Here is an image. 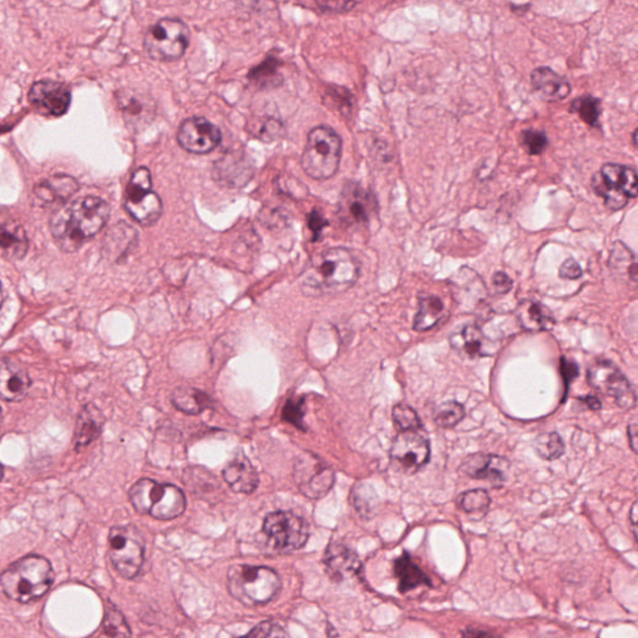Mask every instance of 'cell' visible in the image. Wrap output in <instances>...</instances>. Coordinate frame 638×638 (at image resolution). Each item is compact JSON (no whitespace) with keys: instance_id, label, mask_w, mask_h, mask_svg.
I'll use <instances>...</instances> for the list:
<instances>
[{"instance_id":"1","label":"cell","mask_w":638,"mask_h":638,"mask_svg":"<svg viewBox=\"0 0 638 638\" xmlns=\"http://www.w3.org/2000/svg\"><path fill=\"white\" fill-rule=\"evenodd\" d=\"M111 218V206L96 196H84L60 206L51 215L49 228L63 253H76L95 237Z\"/></svg>"},{"instance_id":"2","label":"cell","mask_w":638,"mask_h":638,"mask_svg":"<svg viewBox=\"0 0 638 638\" xmlns=\"http://www.w3.org/2000/svg\"><path fill=\"white\" fill-rule=\"evenodd\" d=\"M359 262L350 250L328 248L311 260L301 276V288L307 296H337L356 285Z\"/></svg>"},{"instance_id":"3","label":"cell","mask_w":638,"mask_h":638,"mask_svg":"<svg viewBox=\"0 0 638 638\" xmlns=\"http://www.w3.org/2000/svg\"><path fill=\"white\" fill-rule=\"evenodd\" d=\"M54 579L53 566L45 557L28 555L6 567L0 585L6 598L28 604L47 594Z\"/></svg>"},{"instance_id":"4","label":"cell","mask_w":638,"mask_h":638,"mask_svg":"<svg viewBox=\"0 0 638 638\" xmlns=\"http://www.w3.org/2000/svg\"><path fill=\"white\" fill-rule=\"evenodd\" d=\"M128 499L138 514L150 515L157 520H173L186 510V496L173 484H159L141 479L128 490Z\"/></svg>"},{"instance_id":"5","label":"cell","mask_w":638,"mask_h":638,"mask_svg":"<svg viewBox=\"0 0 638 638\" xmlns=\"http://www.w3.org/2000/svg\"><path fill=\"white\" fill-rule=\"evenodd\" d=\"M281 586L279 573L270 567L236 565L228 570V592L247 606L267 604L279 594Z\"/></svg>"},{"instance_id":"6","label":"cell","mask_w":638,"mask_h":638,"mask_svg":"<svg viewBox=\"0 0 638 638\" xmlns=\"http://www.w3.org/2000/svg\"><path fill=\"white\" fill-rule=\"evenodd\" d=\"M341 160V138L336 130L319 125L308 132L302 154V169L311 179L322 182L336 175Z\"/></svg>"},{"instance_id":"7","label":"cell","mask_w":638,"mask_h":638,"mask_svg":"<svg viewBox=\"0 0 638 638\" xmlns=\"http://www.w3.org/2000/svg\"><path fill=\"white\" fill-rule=\"evenodd\" d=\"M124 206L132 220L145 227L160 220L163 199L153 191V177L147 167H138L132 173L125 190Z\"/></svg>"},{"instance_id":"8","label":"cell","mask_w":638,"mask_h":638,"mask_svg":"<svg viewBox=\"0 0 638 638\" xmlns=\"http://www.w3.org/2000/svg\"><path fill=\"white\" fill-rule=\"evenodd\" d=\"M190 29L182 19L164 18L147 29L144 48L154 60L180 59L188 50Z\"/></svg>"},{"instance_id":"9","label":"cell","mask_w":638,"mask_h":638,"mask_svg":"<svg viewBox=\"0 0 638 638\" xmlns=\"http://www.w3.org/2000/svg\"><path fill=\"white\" fill-rule=\"evenodd\" d=\"M109 557L119 575L137 578L145 560V540L134 525L114 527L109 533Z\"/></svg>"},{"instance_id":"10","label":"cell","mask_w":638,"mask_h":638,"mask_svg":"<svg viewBox=\"0 0 638 638\" xmlns=\"http://www.w3.org/2000/svg\"><path fill=\"white\" fill-rule=\"evenodd\" d=\"M378 212L376 196L359 182H347L338 201V218L346 227H368Z\"/></svg>"},{"instance_id":"11","label":"cell","mask_w":638,"mask_h":638,"mask_svg":"<svg viewBox=\"0 0 638 638\" xmlns=\"http://www.w3.org/2000/svg\"><path fill=\"white\" fill-rule=\"evenodd\" d=\"M263 533L272 546L279 551L302 549L309 536L307 523L291 511H275L267 515Z\"/></svg>"},{"instance_id":"12","label":"cell","mask_w":638,"mask_h":638,"mask_svg":"<svg viewBox=\"0 0 638 638\" xmlns=\"http://www.w3.org/2000/svg\"><path fill=\"white\" fill-rule=\"evenodd\" d=\"M293 478L299 492L314 501L327 495L336 479L333 470L312 453H302L296 459Z\"/></svg>"},{"instance_id":"13","label":"cell","mask_w":638,"mask_h":638,"mask_svg":"<svg viewBox=\"0 0 638 638\" xmlns=\"http://www.w3.org/2000/svg\"><path fill=\"white\" fill-rule=\"evenodd\" d=\"M589 385L615 399L618 407L630 409L634 407L637 396L626 377L610 362H596L588 372Z\"/></svg>"},{"instance_id":"14","label":"cell","mask_w":638,"mask_h":638,"mask_svg":"<svg viewBox=\"0 0 638 638\" xmlns=\"http://www.w3.org/2000/svg\"><path fill=\"white\" fill-rule=\"evenodd\" d=\"M28 99L38 114L45 118H60L69 111L72 92L56 80H39L29 90Z\"/></svg>"},{"instance_id":"15","label":"cell","mask_w":638,"mask_h":638,"mask_svg":"<svg viewBox=\"0 0 638 638\" xmlns=\"http://www.w3.org/2000/svg\"><path fill=\"white\" fill-rule=\"evenodd\" d=\"M221 130L208 119L192 116L180 125L177 143L183 150L195 155L214 151L221 143Z\"/></svg>"},{"instance_id":"16","label":"cell","mask_w":638,"mask_h":638,"mask_svg":"<svg viewBox=\"0 0 638 638\" xmlns=\"http://www.w3.org/2000/svg\"><path fill=\"white\" fill-rule=\"evenodd\" d=\"M430 444L415 430L403 431L393 441L392 462L403 472L413 474L430 462Z\"/></svg>"},{"instance_id":"17","label":"cell","mask_w":638,"mask_h":638,"mask_svg":"<svg viewBox=\"0 0 638 638\" xmlns=\"http://www.w3.org/2000/svg\"><path fill=\"white\" fill-rule=\"evenodd\" d=\"M116 104L125 124L132 131L140 132L149 127L156 115L154 99L137 89H121L116 93Z\"/></svg>"},{"instance_id":"18","label":"cell","mask_w":638,"mask_h":638,"mask_svg":"<svg viewBox=\"0 0 638 638\" xmlns=\"http://www.w3.org/2000/svg\"><path fill=\"white\" fill-rule=\"evenodd\" d=\"M510 468L507 459L492 454H473L465 457L462 472L470 478L488 480L492 484H502Z\"/></svg>"},{"instance_id":"19","label":"cell","mask_w":638,"mask_h":638,"mask_svg":"<svg viewBox=\"0 0 638 638\" xmlns=\"http://www.w3.org/2000/svg\"><path fill=\"white\" fill-rule=\"evenodd\" d=\"M451 293L464 311L470 312L484 301L488 291L485 283L475 272L469 269H462L450 281Z\"/></svg>"},{"instance_id":"20","label":"cell","mask_w":638,"mask_h":638,"mask_svg":"<svg viewBox=\"0 0 638 638\" xmlns=\"http://www.w3.org/2000/svg\"><path fill=\"white\" fill-rule=\"evenodd\" d=\"M222 476L232 492L238 494H253L259 488V474L244 453L235 454L226 464Z\"/></svg>"},{"instance_id":"21","label":"cell","mask_w":638,"mask_h":638,"mask_svg":"<svg viewBox=\"0 0 638 638\" xmlns=\"http://www.w3.org/2000/svg\"><path fill=\"white\" fill-rule=\"evenodd\" d=\"M31 379L27 370L3 357L0 363V395L4 402H21L28 394Z\"/></svg>"},{"instance_id":"22","label":"cell","mask_w":638,"mask_h":638,"mask_svg":"<svg viewBox=\"0 0 638 638\" xmlns=\"http://www.w3.org/2000/svg\"><path fill=\"white\" fill-rule=\"evenodd\" d=\"M324 565L333 581H343L357 576L362 569L359 559L350 547L343 544H332L325 551Z\"/></svg>"},{"instance_id":"23","label":"cell","mask_w":638,"mask_h":638,"mask_svg":"<svg viewBox=\"0 0 638 638\" xmlns=\"http://www.w3.org/2000/svg\"><path fill=\"white\" fill-rule=\"evenodd\" d=\"M531 85L545 102H557L572 94V84L551 67H536L531 73Z\"/></svg>"},{"instance_id":"24","label":"cell","mask_w":638,"mask_h":638,"mask_svg":"<svg viewBox=\"0 0 638 638\" xmlns=\"http://www.w3.org/2000/svg\"><path fill=\"white\" fill-rule=\"evenodd\" d=\"M79 188V182L74 177L54 175L39 182L34 188V195L45 206L66 205Z\"/></svg>"},{"instance_id":"25","label":"cell","mask_w":638,"mask_h":638,"mask_svg":"<svg viewBox=\"0 0 638 638\" xmlns=\"http://www.w3.org/2000/svg\"><path fill=\"white\" fill-rule=\"evenodd\" d=\"M105 425V417L94 403L84 405L77 415L75 431H74V446L77 451L88 447L98 439Z\"/></svg>"},{"instance_id":"26","label":"cell","mask_w":638,"mask_h":638,"mask_svg":"<svg viewBox=\"0 0 638 638\" xmlns=\"http://www.w3.org/2000/svg\"><path fill=\"white\" fill-rule=\"evenodd\" d=\"M608 267L620 281L638 286V254L621 241L612 244Z\"/></svg>"},{"instance_id":"27","label":"cell","mask_w":638,"mask_h":638,"mask_svg":"<svg viewBox=\"0 0 638 638\" xmlns=\"http://www.w3.org/2000/svg\"><path fill=\"white\" fill-rule=\"evenodd\" d=\"M600 173L611 189L625 193L628 199L638 198V175L633 167L606 164Z\"/></svg>"},{"instance_id":"28","label":"cell","mask_w":638,"mask_h":638,"mask_svg":"<svg viewBox=\"0 0 638 638\" xmlns=\"http://www.w3.org/2000/svg\"><path fill=\"white\" fill-rule=\"evenodd\" d=\"M171 402L173 407L190 415L201 414L202 412L214 407L211 396L188 385L177 386L175 391L171 393Z\"/></svg>"},{"instance_id":"29","label":"cell","mask_w":638,"mask_h":638,"mask_svg":"<svg viewBox=\"0 0 638 638\" xmlns=\"http://www.w3.org/2000/svg\"><path fill=\"white\" fill-rule=\"evenodd\" d=\"M2 250L5 259L19 261L25 257L29 250L27 232L22 225L14 221L4 222L2 226Z\"/></svg>"},{"instance_id":"30","label":"cell","mask_w":638,"mask_h":638,"mask_svg":"<svg viewBox=\"0 0 638 638\" xmlns=\"http://www.w3.org/2000/svg\"><path fill=\"white\" fill-rule=\"evenodd\" d=\"M518 319L525 330L531 332L551 330L555 324L550 309L543 303L525 301L518 307Z\"/></svg>"},{"instance_id":"31","label":"cell","mask_w":638,"mask_h":638,"mask_svg":"<svg viewBox=\"0 0 638 638\" xmlns=\"http://www.w3.org/2000/svg\"><path fill=\"white\" fill-rule=\"evenodd\" d=\"M394 573L399 581V589L403 594L417 589L418 586H430V580L425 575L423 570L421 569L413 562L407 553L403 554L401 557L395 560Z\"/></svg>"},{"instance_id":"32","label":"cell","mask_w":638,"mask_h":638,"mask_svg":"<svg viewBox=\"0 0 638 638\" xmlns=\"http://www.w3.org/2000/svg\"><path fill=\"white\" fill-rule=\"evenodd\" d=\"M444 305L440 298L435 296H421L419 298L418 314L414 319V330L417 332L430 331L443 318Z\"/></svg>"},{"instance_id":"33","label":"cell","mask_w":638,"mask_h":638,"mask_svg":"<svg viewBox=\"0 0 638 638\" xmlns=\"http://www.w3.org/2000/svg\"><path fill=\"white\" fill-rule=\"evenodd\" d=\"M281 61L276 58H267L260 66L253 67L248 73V80L260 89H275L283 84L282 74L279 73Z\"/></svg>"},{"instance_id":"34","label":"cell","mask_w":638,"mask_h":638,"mask_svg":"<svg viewBox=\"0 0 638 638\" xmlns=\"http://www.w3.org/2000/svg\"><path fill=\"white\" fill-rule=\"evenodd\" d=\"M131 631L124 615L111 601H106L104 620L102 625V638H130Z\"/></svg>"},{"instance_id":"35","label":"cell","mask_w":638,"mask_h":638,"mask_svg":"<svg viewBox=\"0 0 638 638\" xmlns=\"http://www.w3.org/2000/svg\"><path fill=\"white\" fill-rule=\"evenodd\" d=\"M453 347L459 348L465 356L475 358L483 356V346H484V337L482 332L475 325H466L460 332L459 337H454Z\"/></svg>"},{"instance_id":"36","label":"cell","mask_w":638,"mask_h":638,"mask_svg":"<svg viewBox=\"0 0 638 638\" xmlns=\"http://www.w3.org/2000/svg\"><path fill=\"white\" fill-rule=\"evenodd\" d=\"M600 104V99L585 95L573 100L570 111L578 114L589 127L598 128L601 114Z\"/></svg>"},{"instance_id":"37","label":"cell","mask_w":638,"mask_h":638,"mask_svg":"<svg viewBox=\"0 0 638 638\" xmlns=\"http://www.w3.org/2000/svg\"><path fill=\"white\" fill-rule=\"evenodd\" d=\"M592 188H594L598 196L605 199V206L611 211H620L628 204L627 196L611 189L602 179L600 173H595L594 177H592Z\"/></svg>"},{"instance_id":"38","label":"cell","mask_w":638,"mask_h":638,"mask_svg":"<svg viewBox=\"0 0 638 638\" xmlns=\"http://www.w3.org/2000/svg\"><path fill=\"white\" fill-rule=\"evenodd\" d=\"M537 456L545 460H556L565 453V444L557 433H546L536 438L534 443Z\"/></svg>"},{"instance_id":"39","label":"cell","mask_w":638,"mask_h":638,"mask_svg":"<svg viewBox=\"0 0 638 638\" xmlns=\"http://www.w3.org/2000/svg\"><path fill=\"white\" fill-rule=\"evenodd\" d=\"M490 496L485 490H470L459 498V507L468 514L485 515L490 507Z\"/></svg>"},{"instance_id":"40","label":"cell","mask_w":638,"mask_h":638,"mask_svg":"<svg viewBox=\"0 0 638 638\" xmlns=\"http://www.w3.org/2000/svg\"><path fill=\"white\" fill-rule=\"evenodd\" d=\"M465 417V409L457 402H447L435 411V423L443 428H453Z\"/></svg>"},{"instance_id":"41","label":"cell","mask_w":638,"mask_h":638,"mask_svg":"<svg viewBox=\"0 0 638 638\" xmlns=\"http://www.w3.org/2000/svg\"><path fill=\"white\" fill-rule=\"evenodd\" d=\"M352 94L347 89L336 85L327 89L323 96L325 105L343 115H348L352 111Z\"/></svg>"},{"instance_id":"42","label":"cell","mask_w":638,"mask_h":638,"mask_svg":"<svg viewBox=\"0 0 638 638\" xmlns=\"http://www.w3.org/2000/svg\"><path fill=\"white\" fill-rule=\"evenodd\" d=\"M393 419L403 431L421 430V419L417 412L407 404H398L393 409Z\"/></svg>"},{"instance_id":"43","label":"cell","mask_w":638,"mask_h":638,"mask_svg":"<svg viewBox=\"0 0 638 638\" xmlns=\"http://www.w3.org/2000/svg\"><path fill=\"white\" fill-rule=\"evenodd\" d=\"M251 131L253 132L254 137L266 141V143H270V141H275L282 134V122L275 118H270V116L259 119L256 121V125H253V130Z\"/></svg>"},{"instance_id":"44","label":"cell","mask_w":638,"mask_h":638,"mask_svg":"<svg viewBox=\"0 0 638 638\" xmlns=\"http://www.w3.org/2000/svg\"><path fill=\"white\" fill-rule=\"evenodd\" d=\"M520 143L530 155H540L546 150L549 138L543 131L527 128L521 132Z\"/></svg>"},{"instance_id":"45","label":"cell","mask_w":638,"mask_h":638,"mask_svg":"<svg viewBox=\"0 0 638 638\" xmlns=\"http://www.w3.org/2000/svg\"><path fill=\"white\" fill-rule=\"evenodd\" d=\"M303 418H305V402L303 399H291L287 402L286 407L283 408V421H288L299 430H305L303 427Z\"/></svg>"},{"instance_id":"46","label":"cell","mask_w":638,"mask_h":638,"mask_svg":"<svg viewBox=\"0 0 638 638\" xmlns=\"http://www.w3.org/2000/svg\"><path fill=\"white\" fill-rule=\"evenodd\" d=\"M240 638H285L282 627L272 621H263L257 625L251 633Z\"/></svg>"},{"instance_id":"47","label":"cell","mask_w":638,"mask_h":638,"mask_svg":"<svg viewBox=\"0 0 638 638\" xmlns=\"http://www.w3.org/2000/svg\"><path fill=\"white\" fill-rule=\"evenodd\" d=\"M307 220L309 230L314 234V241H317V238L321 236L322 231L330 224H328V221L325 220L323 215H322L318 209H314V211L307 216Z\"/></svg>"},{"instance_id":"48","label":"cell","mask_w":638,"mask_h":638,"mask_svg":"<svg viewBox=\"0 0 638 638\" xmlns=\"http://www.w3.org/2000/svg\"><path fill=\"white\" fill-rule=\"evenodd\" d=\"M581 276V266L573 259L566 260L560 267V277L563 279H578Z\"/></svg>"},{"instance_id":"49","label":"cell","mask_w":638,"mask_h":638,"mask_svg":"<svg viewBox=\"0 0 638 638\" xmlns=\"http://www.w3.org/2000/svg\"><path fill=\"white\" fill-rule=\"evenodd\" d=\"M492 286H494L496 293H499V295H505V293L511 291L512 279L507 275V273L496 272L495 275L492 276Z\"/></svg>"},{"instance_id":"50","label":"cell","mask_w":638,"mask_h":638,"mask_svg":"<svg viewBox=\"0 0 638 638\" xmlns=\"http://www.w3.org/2000/svg\"><path fill=\"white\" fill-rule=\"evenodd\" d=\"M317 5L321 6L325 12H348L354 6L358 5V3L354 2H317Z\"/></svg>"},{"instance_id":"51","label":"cell","mask_w":638,"mask_h":638,"mask_svg":"<svg viewBox=\"0 0 638 638\" xmlns=\"http://www.w3.org/2000/svg\"><path fill=\"white\" fill-rule=\"evenodd\" d=\"M463 638H495L492 634L486 633L484 630H479V628H468V630L464 631Z\"/></svg>"},{"instance_id":"52","label":"cell","mask_w":638,"mask_h":638,"mask_svg":"<svg viewBox=\"0 0 638 638\" xmlns=\"http://www.w3.org/2000/svg\"><path fill=\"white\" fill-rule=\"evenodd\" d=\"M630 523L634 537H636L638 543V501H634L633 508H631Z\"/></svg>"},{"instance_id":"53","label":"cell","mask_w":638,"mask_h":638,"mask_svg":"<svg viewBox=\"0 0 638 638\" xmlns=\"http://www.w3.org/2000/svg\"><path fill=\"white\" fill-rule=\"evenodd\" d=\"M628 438H630L631 447L634 453L638 454V423L631 424L628 427Z\"/></svg>"},{"instance_id":"54","label":"cell","mask_w":638,"mask_h":638,"mask_svg":"<svg viewBox=\"0 0 638 638\" xmlns=\"http://www.w3.org/2000/svg\"><path fill=\"white\" fill-rule=\"evenodd\" d=\"M634 143L638 147V128L634 132Z\"/></svg>"}]
</instances>
